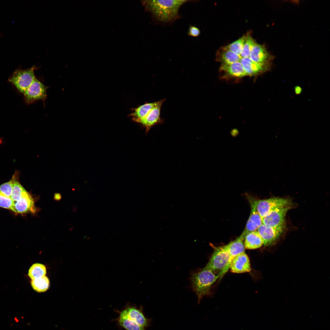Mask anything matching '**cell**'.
Listing matches in <instances>:
<instances>
[{"mask_svg":"<svg viewBox=\"0 0 330 330\" xmlns=\"http://www.w3.org/2000/svg\"><path fill=\"white\" fill-rule=\"evenodd\" d=\"M185 0H154L142 1L145 9L150 13L157 22L162 24L172 23L180 17L179 11Z\"/></svg>","mask_w":330,"mask_h":330,"instance_id":"cell-1","label":"cell"},{"mask_svg":"<svg viewBox=\"0 0 330 330\" xmlns=\"http://www.w3.org/2000/svg\"><path fill=\"white\" fill-rule=\"evenodd\" d=\"M219 278V276L211 270L204 268L191 274V286L197 297L198 303L204 296L210 294L211 286Z\"/></svg>","mask_w":330,"mask_h":330,"instance_id":"cell-2","label":"cell"},{"mask_svg":"<svg viewBox=\"0 0 330 330\" xmlns=\"http://www.w3.org/2000/svg\"><path fill=\"white\" fill-rule=\"evenodd\" d=\"M214 247L213 254L204 268L211 270L221 279L229 269L230 256L222 246Z\"/></svg>","mask_w":330,"mask_h":330,"instance_id":"cell-3","label":"cell"},{"mask_svg":"<svg viewBox=\"0 0 330 330\" xmlns=\"http://www.w3.org/2000/svg\"><path fill=\"white\" fill-rule=\"evenodd\" d=\"M252 200L256 210L262 218L276 208L292 204L290 200L283 198L276 197L259 200L252 198Z\"/></svg>","mask_w":330,"mask_h":330,"instance_id":"cell-4","label":"cell"},{"mask_svg":"<svg viewBox=\"0 0 330 330\" xmlns=\"http://www.w3.org/2000/svg\"><path fill=\"white\" fill-rule=\"evenodd\" d=\"M37 68L34 65L24 70L16 69L8 81L13 83L20 92L23 94L36 79L34 71Z\"/></svg>","mask_w":330,"mask_h":330,"instance_id":"cell-5","label":"cell"},{"mask_svg":"<svg viewBox=\"0 0 330 330\" xmlns=\"http://www.w3.org/2000/svg\"><path fill=\"white\" fill-rule=\"evenodd\" d=\"M284 224L275 227L267 226L263 223L256 230L261 238L264 246L271 245L275 243L284 231Z\"/></svg>","mask_w":330,"mask_h":330,"instance_id":"cell-6","label":"cell"},{"mask_svg":"<svg viewBox=\"0 0 330 330\" xmlns=\"http://www.w3.org/2000/svg\"><path fill=\"white\" fill-rule=\"evenodd\" d=\"M48 88L36 79L23 93L26 103L31 104L39 100L44 101L46 98Z\"/></svg>","mask_w":330,"mask_h":330,"instance_id":"cell-7","label":"cell"},{"mask_svg":"<svg viewBox=\"0 0 330 330\" xmlns=\"http://www.w3.org/2000/svg\"><path fill=\"white\" fill-rule=\"evenodd\" d=\"M118 313L119 316L126 317L145 328L150 325V320L145 317L142 307L138 308L134 305L127 304Z\"/></svg>","mask_w":330,"mask_h":330,"instance_id":"cell-8","label":"cell"},{"mask_svg":"<svg viewBox=\"0 0 330 330\" xmlns=\"http://www.w3.org/2000/svg\"><path fill=\"white\" fill-rule=\"evenodd\" d=\"M292 205L277 208L270 212L262 218V222L265 226L275 227L284 223L285 217L287 212L292 208Z\"/></svg>","mask_w":330,"mask_h":330,"instance_id":"cell-9","label":"cell"},{"mask_svg":"<svg viewBox=\"0 0 330 330\" xmlns=\"http://www.w3.org/2000/svg\"><path fill=\"white\" fill-rule=\"evenodd\" d=\"M249 58L257 63L270 67L274 57L269 53L264 45L256 42L251 50Z\"/></svg>","mask_w":330,"mask_h":330,"instance_id":"cell-10","label":"cell"},{"mask_svg":"<svg viewBox=\"0 0 330 330\" xmlns=\"http://www.w3.org/2000/svg\"><path fill=\"white\" fill-rule=\"evenodd\" d=\"M13 212L17 214L34 213L35 208L33 199L27 191L25 190L20 199L13 201Z\"/></svg>","mask_w":330,"mask_h":330,"instance_id":"cell-11","label":"cell"},{"mask_svg":"<svg viewBox=\"0 0 330 330\" xmlns=\"http://www.w3.org/2000/svg\"><path fill=\"white\" fill-rule=\"evenodd\" d=\"M229 268L232 272L242 273L251 270L249 258L245 252L235 256L231 261Z\"/></svg>","mask_w":330,"mask_h":330,"instance_id":"cell-12","label":"cell"},{"mask_svg":"<svg viewBox=\"0 0 330 330\" xmlns=\"http://www.w3.org/2000/svg\"><path fill=\"white\" fill-rule=\"evenodd\" d=\"M249 200L251 207L250 214L244 229L240 236L244 240L247 234L256 231L262 224V218L256 210L252 198H250Z\"/></svg>","mask_w":330,"mask_h":330,"instance_id":"cell-13","label":"cell"},{"mask_svg":"<svg viewBox=\"0 0 330 330\" xmlns=\"http://www.w3.org/2000/svg\"><path fill=\"white\" fill-rule=\"evenodd\" d=\"M163 102H162L152 108L145 117L139 122L145 128L148 132L155 125L161 123L162 120L160 117V111Z\"/></svg>","mask_w":330,"mask_h":330,"instance_id":"cell-14","label":"cell"},{"mask_svg":"<svg viewBox=\"0 0 330 330\" xmlns=\"http://www.w3.org/2000/svg\"><path fill=\"white\" fill-rule=\"evenodd\" d=\"M165 101V99H163L157 101L145 103L135 108L129 116L132 117L133 121L138 123L144 118L152 108Z\"/></svg>","mask_w":330,"mask_h":330,"instance_id":"cell-15","label":"cell"},{"mask_svg":"<svg viewBox=\"0 0 330 330\" xmlns=\"http://www.w3.org/2000/svg\"><path fill=\"white\" fill-rule=\"evenodd\" d=\"M239 62L242 64L247 75L253 76L265 71L270 67L257 63L249 57L242 58Z\"/></svg>","mask_w":330,"mask_h":330,"instance_id":"cell-16","label":"cell"},{"mask_svg":"<svg viewBox=\"0 0 330 330\" xmlns=\"http://www.w3.org/2000/svg\"><path fill=\"white\" fill-rule=\"evenodd\" d=\"M244 239L240 236L228 244L222 246L227 250L230 256L229 263L238 255L245 252V248L243 241Z\"/></svg>","mask_w":330,"mask_h":330,"instance_id":"cell-17","label":"cell"},{"mask_svg":"<svg viewBox=\"0 0 330 330\" xmlns=\"http://www.w3.org/2000/svg\"><path fill=\"white\" fill-rule=\"evenodd\" d=\"M220 69L230 75L236 77L240 78L247 76L239 61L230 64H222Z\"/></svg>","mask_w":330,"mask_h":330,"instance_id":"cell-18","label":"cell"},{"mask_svg":"<svg viewBox=\"0 0 330 330\" xmlns=\"http://www.w3.org/2000/svg\"><path fill=\"white\" fill-rule=\"evenodd\" d=\"M241 57L233 53L226 46L220 49L217 53V59L222 64H230L239 61Z\"/></svg>","mask_w":330,"mask_h":330,"instance_id":"cell-19","label":"cell"},{"mask_svg":"<svg viewBox=\"0 0 330 330\" xmlns=\"http://www.w3.org/2000/svg\"><path fill=\"white\" fill-rule=\"evenodd\" d=\"M244 240V245L246 249H257L263 245L262 239L257 231L248 233Z\"/></svg>","mask_w":330,"mask_h":330,"instance_id":"cell-20","label":"cell"},{"mask_svg":"<svg viewBox=\"0 0 330 330\" xmlns=\"http://www.w3.org/2000/svg\"><path fill=\"white\" fill-rule=\"evenodd\" d=\"M46 272V268L44 265L36 263L30 267L28 275L31 280H33L45 276Z\"/></svg>","mask_w":330,"mask_h":330,"instance_id":"cell-21","label":"cell"},{"mask_svg":"<svg viewBox=\"0 0 330 330\" xmlns=\"http://www.w3.org/2000/svg\"><path fill=\"white\" fill-rule=\"evenodd\" d=\"M49 280L48 278L44 276L41 278L31 280V284L34 290L38 292L46 291L49 286Z\"/></svg>","mask_w":330,"mask_h":330,"instance_id":"cell-22","label":"cell"},{"mask_svg":"<svg viewBox=\"0 0 330 330\" xmlns=\"http://www.w3.org/2000/svg\"><path fill=\"white\" fill-rule=\"evenodd\" d=\"M116 321L120 326L127 330H146L145 328L123 317L119 316Z\"/></svg>","mask_w":330,"mask_h":330,"instance_id":"cell-23","label":"cell"},{"mask_svg":"<svg viewBox=\"0 0 330 330\" xmlns=\"http://www.w3.org/2000/svg\"><path fill=\"white\" fill-rule=\"evenodd\" d=\"M256 42L250 34L246 35V39L240 55L241 58L249 57L251 50Z\"/></svg>","mask_w":330,"mask_h":330,"instance_id":"cell-24","label":"cell"},{"mask_svg":"<svg viewBox=\"0 0 330 330\" xmlns=\"http://www.w3.org/2000/svg\"><path fill=\"white\" fill-rule=\"evenodd\" d=\"M246 38L244 35L237 40L226 46L230 50L239 55L241 53Z\"/></svg>","mask_w":330,"mask_h":330,"instance_id":"cell-25","label":"cell"},{"mask_svg":"<svg viewBox=\"0 0 330 330\" xmlns=\"http://www.w3.org/2000/svg\"><path fill=\"white\" fill-rule=\"evenodd\" d=\"M13 179L12 177L8 182L0 185V193L4 195L11 198L12 192Z\"/></svg>","mask_w":330,"mask_h":330,"instance_id":"cell-26","label":"cell"},{"mask_svg":"<svg viewBox=\"0 0 330 330\" xmlns=\"http://www.w3.org/2000/svg\"><path fill=\"white\" fill-rule=\"evenodd\" d=\"M0 207L13 212V201L10 197H8L0 193Z\"/></svg>","mask_w":330,"mask_h":330,"instance_id":"cell-27","label":"cell"},{"mask_svg":"<svg viewBox=\"0 0 330 330\" xmlns=\"http://www.w3.org/2000/svg\"><path fill=\"white\" fill-rule=\"evenodd\" d=\"M200 33V30L198 28L195 26L190 25L187 34L189 36L197 37L199 35Z\"/></svg>","mask_w":330,"mask_h":330,"instance_id":"cell-28","label":"cell"},{"mask_svg":"<svg viewBox=\"0 0 330 330\" xmlns=\"http://www.w3.org/2000/svg\"><path fill=\"white\" fill-rule=\"evenodd\" d=\"M295 93L298 95L301 93L302 91V89L301 88L298 86H296L295 87Z\"/></svg>","mask_w":330,"mask_h":330,"instance_id":"cell-29","label":"cell"}]
</instances>
